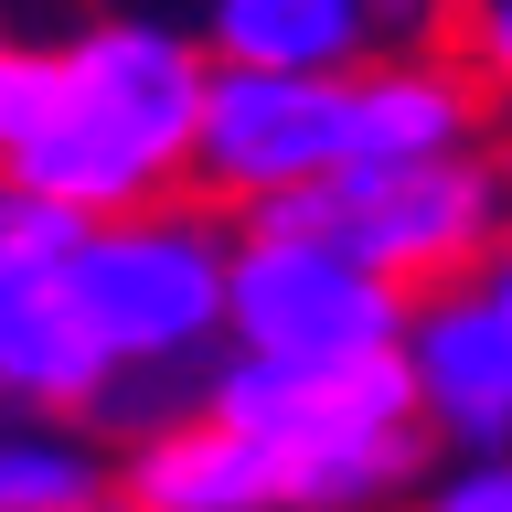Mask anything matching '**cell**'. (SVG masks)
<instances>
[{
    "instance_id": "6da1fadb",
    "label": "cell",
    "mask_w": 512,
    "mask_h": 512,
    "mask_svg": "<svg viewBox=\"0 0 512 512\" xmlns=\"http://www.w3.org/2000/svg\"><path fill=\"white\" fill-rule=\"evenodd\" d=\"M203 43L192 22L160 11H96L54 43V96L32 139L0 171H22L32 192H54L64 214H118V203H160L192 171V107H203Z\"/></svg>"
},
{
    "instance_id": "7a4b0ae2",
    "label": "cell",
    "mask_w": 512,
    "mask_h": 512,
    "mask_svg": "<svg viewBox=\"0 0 512 512\" xmlns=\"http://www.w3.org/2000/svg\"><path fill=\"white\" fill-rule=\"evenodd\" d=\"M235 438L267 459L278 512H363L406 502L438 470V438L416 416V384L395 352H342V363H288V352H235L224 342L192 384Z\"/></svg>"
},
{
    "instance_id": "3957f363",
    "label": "cell",
    "mask_w": 512,
    "mask_h": 512,
    "mask_svg": "<svg viewBox=\"0 0 512 512\" xmlns=\"http://www.w3.org/2000/svg\"><path fill=\"white\" fill-rule=\"evenodd\" d=\"M224 246H235V214H214L203 192H160V203H118L75 224L64 288L118 363L96 438L150 427L203 384V363L224 352Z\"/></svg>"
},
{
    "instance_id": "277c9868",
    "label": "cell",
    "mask_w": 512,
    "mask_h": 512,
    "mask_svg": "<svg viewBox=\"0 0 512 512\" xmlns=\"http://www.w3.org/2000/svg\"><path fill=\"white\" fill-rule=\"evenodd\" d=\"M267 214L342 235L395 288H448L512 235V139L491 128V139H459V150H427V160H363V171H331V182L267 203Z\"/></svg>"
},
{
    "instance_id": "5b68a950",
    "label": "cell",
    "mask_w": 512,
    "mask_h": 512,
    "mask_svg": "<svg viewBox=\"0 0 512 512\" xmlns=\"http://www.w3.org/2000/svg\"><path fill=\"white\" fill-rule=\"evenodd\" d=\"M416 288L320 235L299 214H246L224 246V342L235 352H288V363H342V352H395Z\"/></svg>"
},
{
    "instance_id": "8992f818",
    "label": "cell",
    "mask_w": 512,
    "mask_h": 512,
    "mask_svg": "<svg viewBox=\"0 0 512 512\" xmlns=\"http://www.w3.org/2000/svg\"><path fill=\"white\" fill-rule=\"evenodd\" d=\"M342 75H310V64H203L182 192H203L214 214L246 224V214H267V203H288V192L331 182V171L352 160Z\"/></svg>"
},
{
    "instance_id": "52a82bcc",
    "label": "cell",
    "mask_w": 512,
    "mask_h": 512,
    "mask_svg": "<svg viewBox=\"0 0 512 512\" xmlns=\"http://www.w3.org/2000/svg\"><path fill=\"white\" fill-rule=\"evenodd\" d=\"M395 363H406V384H416V416H427L438 459H459V448H512V235L480 256L470 278L416 288Z\"/></svg>"
},
{
    "instance_id": "ba28073f",
    "label": "cell",
    "mask_w": 512,
    "mask_h": 512,
    "mask_svg": "<svg viewBox=\"0 0 512 512\" xmlns=\"http://www.w3.org/2000/svg\"><path fill=\"white\" fill-rule=\"evenodd\" d=\"M342 118H352V160H427L459 139H491V86L470 75L459 43H374L342 75Z\"/></svg>"
},
{
    "instance_id": "9c48e42d",
    "label": "cell",
    "mask_w": 512,
    "mask_h": 512,
    "mask_svg": "<svg viewBox=\"0 0 512 512\" xmlns=\"http://www.w3.org/2000/svg\"><path fill=\"white\" fill-rule=\"evenodd\" d=\"M107 395H118V363L75 310L64 256L54 267H11L0 278V406H43V416H86L96 427Z\"/></svg>"
},
{
    "instance_id": "30bf717a",
    "label": "cell",
    "mask_w": 512,
    "mask_h": 512,
    "mask_svg": "<svg viewBox=\"0 0 512 512\" xmlns=\"http://www.w3.org/2000/svg\"><path fill=\"white\" fill-rule=\"evenodd\" d=\"M107 480H118V502H139V512H278L267 459H256L214 406H192V395L171 416H150V427L107 438Z\"/></svg>"
},
{
    "instance_id": "8fae6325",
    "label": "cell",
    "mask_w": 512,
    "mask_h": 512,
    "mask_svg": "<svg viewBox=\"0 0 512 512\" xmlns=\"http://www.w3.org/2000/svg\"><path fill=\"white\" fill-rule=\"evenodd\" d=\"M192 43L214 64H310L342 75L384 43L374 0H192Z\"/></svg>"
},
{
    "instance_id": "7c38bea8",
    "label": "cell",
    "mask_w": 512,
    "mask_h": 512,
    "mask_svg": "<svg viewBox=\"0 0 512 512\" xmlns=\"http://www.w3.org/2000/svg\"><path fill=\"white\" fill-rule=\"evenodd\" d=\"M96 502H118V480L86 416L0 406V512H96Z\"/></svg>"
},
{
    "instance_id": "4fadbf2b",
    "label": "cell",
    "mask_w": 512,
    "mask_h": 512,
    "mask_svg": "<svg viewBox=\"0 0 512 512\" xmlns=\"http://www.w3.org/2000/svg\"><path fill=\"white\" fill-rule=\"evenodd\" d=\"M75 224L86 214H64L54 192H32L22 171H0V278H11V267H54V256L75 246Z\"/></svg>"
},
{
    "instance_id": "5bb4252c",
    "label": "cell",
    "mask_w": 512,
    "mask_h": 512,
    "mask_svg": "<svg viewBox=\"0 0 512 512\" xmlns=\"http://www.w3.org/2000/svg\"><path fill=\"white\" fill-rule=\"evenodd\" d=\"M448 43L470 54V75L491 86V128L512 139V0H459L448 11Z\"/></svg>"
},
{
    "instance_id": "9a60e30c",
    "label": "cell",
    "mask_w": 512,
    "mask_h": 512,
    "mask_svg": "<svg viewBox=\"0 0 512 512\" xmlns=\"http://www.w3.org/2000/svg\"><path fill=\"white\" fill-rule=\"evenodd\" d=\"M43 96H54V43H32V32H0V160L32 139Z\"/></svg>"
},
{
    "instance_id": "2e32d148",
    "label": "cell",
    "mask_w": 512,
    "mask_h": 512,
    "mask_svg": "<svg viewBox=\"0 0 512 512\" xmlns=\"http://www.w3.org/2000/svg\"><path fill=\"white\" fill-rule=\"evenodd\" d=\"M427 502L438 512H512V448H459L427 470Z\"/></svg>"
},
{
    "instance_id": "e0dca14e",
    "label": "cell",
    "mask_w": 512,
    "mask_h": 512,
    "mask_svg": "<svg viewBox=\"0 0 512 512\" xmlns=\"http://www.w3.org/2000/svg\"><path fill=\"white\" fill-rule=\"evenodd\" d=\"M448 11H459V0H374L384 43H448Z\"/></svg>"
}]
</instances>
